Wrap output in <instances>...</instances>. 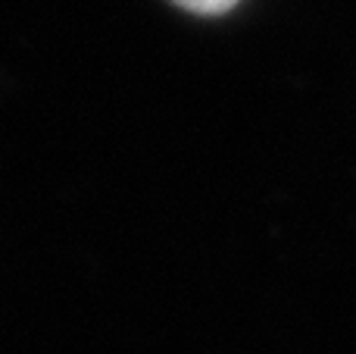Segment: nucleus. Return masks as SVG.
Returning <instances> with one entry per match:
<instances>
[{
	"label": "nucleus",
	"mask_w": 356,
	"mask_h": 354,
	"mask_svg": "<svg viewBox=\"0 0 356 354\" xmlns=\"http://www.w3.org/2000/svg\"><path fill=\"white\" fill-rule=\"evenodd\" d=\"M178 6L184 10H194V13H203V16H216V13H225L232 10L238 0H175Z\"/></svg>",
	"instance_id": "1"
}]
</instances>
